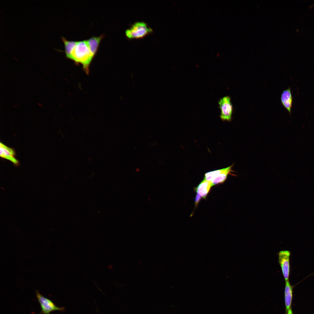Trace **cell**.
<instances>
[{
	"mask_svg": "<svg viewBox=\"0 0 314 314\" xmlns=\"http://www.w3.org/2000/svg\"><path fill=\"white\" fill-rule=\"evenodd\" d=\"M94 57L86 40L77 41L72 51L70 59L76 64H82L84 70L88 74L89 66Z\"/></svg>",
	"mask_w": 314,
	"mask_h": 314,
	"instance_id": "6da1fadb",
	"label": "cell"
},
{
	"mask_svg": "<svg viewBox=\"0 0 314 314\" xmlns=\"http://www.w3.org/2000/svg\"><path fill=\"white\" fill-rule=\"evenodd\" d=\"M153 32L151 28L143 21H137L131 25L125 31L126 37L129 39L143 38Z\"/></svg>",
	"mask_w": 314,
	"mask_h": 314,
	"instance_id": "7a4b0ae2",
	"label": "cell"
},
{
	"mask_svg": "<svg viewBox=\"0 0 314 314\" xmlns=\"http://www.w3.org/2000/svg\"><path fill=\"white\" fill-rule=\"evenodd\" d=\"M233 164L228 167L222 169L210 172L205 174L204 179L210 181L213 185L224 182L229 175L235 176L232 168Z\"/></svg>",
	"mask_w": 314,
	"mask_h": 314,
	"instance_id": "3957f363",
	"label": "cell"
},
{
	"mask_svg": "<svg viewBox=\"0 0 314 314\" xmlns=\"http://www.w3.org/2000/svg\"><path fill=\"white\" fill-rule=\"evenodd\" d=\"M36 295L40 306L41 314H50L51 312L53 311L64 310V307H58L51 300L43 296L37 290L36 292Z\"/></svg>",
	"mask_w": 314,
	"mask_h": 314,
	"instance_id": "277c9868",
	"label": "cell"
},
{
	"mask_svg": "<svg viewBox=\"0 0 314 314\" xmlns=\"http://www.w3.org/2000/svg\"><path fill=\"white\" fill-rule=\"evenodd\" d=\"M220 110V117L223 121H231L233 111V107L230 97L226 96L220 98L218 101Z\"/></svg>",
	"mask_w": 314,
	"mask_h": 314,
	"instance_id": "5b68a950",
	"label": "cell"
},
{
	"mask_svg": "<svg viewBox=\"0 0 314 314\" xmlns=\"http://www.w3.org/2000/svg\"><path fill=\"white\" fill-rule=\"evenodd\" d=\"M290 251L283 250L278 253V261L285 281L289 280L290 272Z\"/></svg>",
	"mask_w": 314,
	"mask_h": 314,
	"instance_id": "8992f818",
	"label": "cell"
},
{
	"mask_svg": "<svg viewBox=\"0 0 314 314\" xmlns=\"http://www.w3.org/2000/svg\"><path fill=\"white\" fill-rule=\"evenodd\" d=\"M0 153L1 158L10 161L15 165H19V162L15 157V153L14 149L7 147L1 142L0 143Z\"/></svg>",
	"mask_w": 314,
	"mask_h": 314,
	"instance_id": "52a82bcc",
	"label": "cell"
},
{
	"mask_svg": "<svg viewBox=\"0 0 314 314\" xmlns=\"http://www.w3.org/2000/svg\"><path fill=\"white\" fill-rule=\"evenodd\" d=\"M281 99L282 105L291 115L292 97L290 88H288L283 92Z\"/></svg>",
	"mask_w": 314,
	"mask_h": 314,
	"instance_id": "ba28073f",
	"label": "cell"
},
{
	"mask_svg": "<svg viewBox=\"0 0 314 314\" xmlns=\"http://www.w3.org/2000/svg\"><path fill=\"white\" fill-rule=\"evenodd\" d=\"M213 186L212 182L204 179L195 188L197 194L201 198L205 199L211 187Z\"/></svg>",
	"mask_w": 314,
	"mask_h": 314,
	"instance_id": "9c48e42d",
	"label": "cell"
},
{
	"mask_svg": "<svg viewBox=\"0 0 314 314\" xmlns=\"http://www.w3.org/2000/svg\"><path fill=\"white\" fill-rule=\"evenodd\" d=\"M104 36V34L103 33L98 36H92L86 40L90 50L94 57L98 51L100 42Z\"/></svg>",
	"mask_w": 314,
	"mask_h": 314,
	"instance_id": "30bf717a",
	"label": "cell"
},
{
	"mask_svg": "<svg viewBox=\"0 0 314 314\" xmlns=\"http://www.w3.org/2000/svg\"><path fill=\"white\" fill-rule=\"evenodd\" d=\"M61 38L64 44L65 50L63 51L59 49H55L58 51L64 52L65 53V57L70 59L72 51L77 41L68 40L63 36H61Z\"/></svg>",
	"mask_w": 314,
	"mask_h": 314,
	"instance_id": "8fae6325",
	"label": "cell"
},
{
	"mask_svg": "<svg viewBox=\"0 0 314 314\" xmlns=\"http://www.w3.org/2000/svg\"><path fill=\"white\" fill-rule=\"evenodd\" d=\"M284 295L285 304L287 312L291 308L292 296V286L290 284L289 280L285 281Z\"/></svg>",
	"mask_w": 314,
	"mask_h": 314,
	"instance_id": "7c38bea8",
	"label": "cell"
},
{
	"mask_svg": "<svg viewBox=\"0 0 314 314\" xmlns=\"http://www.w3.org/2000/svg\"><path fill=\"white\" fill-rule=\"evenodd\" d=\"M287 314H293L291 308H290L287 311Z\"/></svg>",
	"mask_w": 314,
	"mask_h": 314,
	"instance_id": "4fadbf2b",
	"label": "cell"
}]
</instances>
